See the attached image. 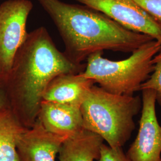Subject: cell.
<instances>
[{"label":"cell","mask_w":161,"mask_h":161,"mask_svg":"<svg viewBox=\"0 0 161 161\" xmlns=\"http://www.w3.org/2000/svg\"><path fill=\"white\" fill-rule=\"evenodd\" d=\"M140 96L116 95L94 85L80 106L83 128L94 132L112 148H122L136 128L142 109Z\"/></svg>","instance_id":"cell-3"},{"label":"cell","mask_w":161,"mask_h":161,"mask_svg":"<svg viewBox=\"0 0 161 161\" xmlns=\"http://www.w3.org/2000/svg\"><path fill=\"white\" fill-rule=\"evenodd\" d=\"M154 70L149 78L144 82L140 91L145 89H150L155 94L156 103L161 106V50L152 58Z\"/></svg>","instance_id":"cell-13"},{"label":"cell","mask_w":161,"mask_h":161,"mask_svg":"<svg viewBox=\"0 0 161 161\" xmlns=\"http://www.w3.org/2000/svg\"><path fill=\"white\" fill-rule=\"evenodd\" d=\"M104 140L94 132L83 129L64 141L58 152L60 161H97Z\"/></svg>","instance_id":"cell-11"},{"label":"cell","mask_w":161,"mask_h":161,"mask_svg":"<svg viewBox=\"0 0 161 161\" xmlns=\"http://www.w3.org/2000/svg\"><path fill=\"white\" fill-rule=\"evenodd\" d=\"M33 4L30 0H7L0 4V75H8L28 32Z\"/></svg>","instance_id":"cell-5"},{"label":"cell","mask_w":161,"mask_h":161,"mask_svg":"<svg viewBox=\"0 0 161 161\" xmlns=\"http://www.w3.org/2000/svg\"><path fill=\"white\" fill-rule=\"evenodd\" d=\"M85 67L60 52L46 28L34 29L28 33L6 77L10 109L23 127L31 128L37 119L43 94L52 80L64 74L81 73Z\"/></svg>","instance_id":"cell-1"},{"label":"cell","mask_w":161,"mask_h":161,"mask_svg":"<svg viewBox=\"0 0 161 161\" xmlns=\"http://www.w3.org/2000/svg\"><path fill=\"white\" fill-rule=\"evenodd\" d=\"M97 161H130L122 148H112L106 144L101 147L100 156Z\"/></svg>","instance_id":"cell-14"},{"label":"cell","mask_w":161,"mask_h":161,"mask_svg":"<svg viewBox=\"0 0 161 161\" xmlns=\"http://www.w3.org/2000/svg\"><path fill=\"white\" fill-rule=\"evenodd\" d=\"M26 128L9 108L0 109V161H19L17 141Z\"/></svg>","instance_id":"cell-12"},{"label":"cell","mask_w":161,"mask_h":161,"mask_svg":"<svg viewBox=\"0 0 161 161\" xmlns=\"http://www.w3.org/2000/svg\"><path fill=\"white\" fill-rule=\"evenodd\" d=\"M142 115L137 136L125 153L130 161H161V125L156 112V96L142 90Z\"/></svg>","instance_id":"cell-6"},{"label":"cell","mask_w":161,"mask_h":161,"mask_svg":"<svg viewBox=\"0 0 161 161\" xmlns=\"http://www.w3.org/2000/svg\"><path fill=\"white\" fill-rule=\"evenodd\" d=\"M94 80L81 73H68L58 75L48 84L42 100L80 107L86 100Z\"/></svg>","instance_id":"cell-10"},{"label":"cell","mask_w":161,"mask_h":161,"mask_svg":"<svg viewBox=\"0 0 161 161\" xmlns=\"http://www.w3.org/2000/svg\"><path fill=\"white\" fill-rule=\"evenodd\" d=\"M135 1L161 25V0H135Z\"/></svg>","instance_id":"cell-15"},{"label":"cell","mask_w":161,"mask_h":161,"mask_svg":"<svg viewBox=\"0 0 161 161\" xmlns=\"http://www.w3.org/2000/svg\"><path fill=\"white\" fill-rule=\"evenodd\" d=\"M37 1L58 28L64 41V54L75 64H82L91 54L104 50L132 53L154 40L84 5L60 0Z\"/></svg>","instance_id":"cell-2"},{"label":"cell","mask_w":161,"mask_h":161,"mask_svg":"<svg viewBox=\"0 0 161 161\" xmlns=\"http://www.w3.org/2000/svg\"><path fill=\"white\" fill-rule=\"evenodd\" d=\"M101 12L124 27L149 35L161 44V25L135 0H75Z\"/></svg>","instance_id":"cell-7"},{"label":"cell","mask_w":161,"mask_h":161,"mask_svg":"<svg viewBox=\"0 0 161 161\" xmlns=\"http://www.w3.org/2000/svg\"><path fill=\"white\" fill-rule=\"evenodd\" d=\"M6 76L0 75V109L9 108V102L6 91Z\"/></svg>","instance_id":"cell-16"},{"label":"cell","mask_w":161,"mask_h":161,"mask_svg":"<svg viewBox=\"0 0 161 161\" xmlns=\"http://www.w3.org/2000/svg\"><path fill=\"white\" fill-rule=\"evenodd\" d=\"M37 119L47 130L70 137L84 129L80 107L42 100Z\"/></svg>","instance_id":"cell-9"},{"label":"cell","mask_w":161,"mask_h":161,"mask_svg":"<svg viewBox=\"0 0 161 161\" xmlns=\"http://www.w3.org/2000/svg\"><path fill=\"white\" fill-rule=\"evenodd\" d=\"M161 50V44L150 41L140 47L126 59L113 61L96 52L86 59L82 74L113 94L133 96L154 70L152 58Z\"/></svg>","instance_id":"cell-4"},{"label":"cell","mask_w":161,"mask_h":161,"mask_svg":"<svg viewBox=\"0 0 161 161\" xmlns=\"http://www.w3.org/2000/svg\"><path fill=\"white\" fill-rule=\"evenodd\" d=\"M66 138L47 130L36 119L32 127L24 131L17 141L19 161H56Z\"/></svg>","instance_id":"cell-8"}]
</instances>
